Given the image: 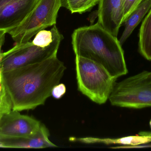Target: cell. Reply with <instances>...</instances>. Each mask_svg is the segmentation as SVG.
I'll list each match as a JSON object with an SVG mask.
<instances>
[{
    "label": "cell",
    "mask_w": 151,
    "mask_h": 151,
    "mask_svg": "<svg viewBox=\"0 0 151 151\" xmlns=\"http://www.w3.org/2000/svg\"><path fill=\"white\" fill-rule=\"evenodd\" d=\"M66 68L57 56L39 63L2 72L12 110H33L43 105L59 84Z\"/></svg>",
    "instance_id": "cell-1"
},
{
    "label": "cell",
    "mask_w": 151,
    "mask_h": 151,
    "mask_svg": "<svg viewBox=\"0 0 151 151\" xmlns=\"http://www.w3.org/2000/svg\"><path fill=\"white\" fill-rule=\"evenodd\" d=\"M72 44L76 56L92 60L118 78L128 73L124 51L117 36L98 22L75 29Z\"/></svg>",
    "instance_id": "cell-2"
},
{
    "label": "cell",
    "mask_w": 151,
    "mask_h": 151,
    "mask_svg": "<svg viewBox=\"0 0 151 151\" xmlns=\"http://www.w3.org/2000/svg\"><path fill=\"white\" fill-rule=\"evenodd\" d=\"M75 64L78 90L98 104L105 103L117 78L101 65L82 57L76 56Z\"/></svg>",
    "instance_id": "cell-3"
},
{
    "label": "cell",
    "mask_w": 151,
    "mask_h": 151,
    "mask_svg": "<svg viewBox=\"0 0 151 151\" xmlns=\"http://www.w3.org/2000/svg\"><path fill=\"white\" fill-rule=\"evenodd\" d=\"M114 106L151 107V72L144 71L115 83L109 98Z\"/></svg>",
    "instance_id": "cell-4"
},
{
    "label": "cell",
    "mask_w": 151,
    "mask_h": 151,
    "mask_svg": "<svg viewBox=\"0 0 151 151\" xmlns=\"http://www.w3.org/2000/svg\"><path fill=\"white\" fill-rule=\"evenodd\" d=\"M61 7L62 0H39L23 22L7 33L16 44L30 41L39 31L56 25Z\"/></svg>",
    "instance_id": "cell-5"
},
{
    "label": "cell",
    "mask_w": 151,
    "mask_h": 151,
    "mask_svg": "<svg viewBox=\"0 0 151 151\" xmlns=\"http://www.w3.org/2000/svg\"><path fill=\"white\" fill-rule=\"evenodd\" d=\"M63 39V35L59 33L53 42L45 48L36 46L30 41L16 44L8 51L2 53V72L39 63L57 56L60 43Z\"/></svg>",
    "instance_id": "cell-6"
},
{
    "label": "cell",
    "mask_w": 151,
    "mask_h": 151,
    "mask_svg": "<svg viewBox=\"0 0 151 151\" xmlns=\"http://www.w3.org/2000/svg\"><path fill=\"white\" fill-rule=\"evenodd\" d=\"M40 121L12 110L0 120V137H24L34 135L40 128Z\"/></svg>",
    "instance_id": "cell-7"
},
{
    "label": "cell",
    "mask_w": 151,
    "mask_h": 151,
    "mask_svg": "<svg viewBox=\"0 0 151 151\" xmlns=\"http://www.w3.org/2000/svg\"><path fill=\"white\" fill-rule=\"evenodd\" d=\"M39 0H0V30L6 33L17 27Z\"/></svg>",
    "instance_id": "cell-8"
},
{
    "label": "cell",
    "mask_w": 151,
    "mask_h": 151,
    "mask_svg": "<svg viewBox=\"0 0 151 151\" xmlns=\"http://www.w3.org/2000/svg\"><path fill=\"white\" fill-rule=\"evenodd\" d=\"M98 22L115 36L123 23L124 0H99Z\"/></svg>",
    "instance_id": "cell-9"
},
{
    "label": "cell",
    "mask_w": 151,
    "mask_h": 151,
    "mask_svg": "<svg viewBox=\"0 0 151 151\" xmlns=\"http://www.w3.org/2000/svg\"><path fill=\"white\" fill-rule=\"evenodd\" d=\"M48 129L42 123L38 133L34 135L24 137H0L3 148L43 149L57 147L50 140Z\"/></svg>",
    "instance_id": "cell-10"
},
{
    "label": "cell",
    "mask_w": 151,
    "mask_h": 151,
    "mask_svg": "<svg viewBox=\"0 0 151 151\" xmlns=\"http://www.w3.org/2000/svg\"><path fill=\"white\" fill-rule=\"evenodd\" d=\"M151 9V0H142L126 20L125 29L119 40L122 45Z\"/></svg>",
    "instance_id": "cell-11"
},
{
    "label": "cell",
    "mask_w": 151,
    "mask_h": 151,
    "mask_svg": "<svg viewBox=\"0 0 151 151\" xmlns=\"http://www.w3.org/2000/svg\"><path fill=\"white\" fill-rule=\"evenodd\" d=\"M139 49L144 57L151 60V9L140 27Z\"/></svg>",
    "instance_id": "cell-12"
},
{
    "label": "cell",
    "mask_w": 151,
    "mask_h": 151,
    "mask_svg": "<svg viewBox=\"0 0 151 151\" xmlns=\"http://www.w3.org/2000/svg\"><path fill=\"white\" fill-rule=\"evenodd\" d=\"M99 0H62V6L72 13L82 14L98 4Z\"/></svg>",
    "instance_id": "cell-13"
},
{
    "label": "cell",
    "mask_w": 151,
    "mask_h": 151,
    "mask_svg": "<svg viewBox=\"0 0 151 151\" xmlns=\"http://www.w3.org/2000/svg\"><path fill=\"white\" fill-rule=\"evenodd\" d=\"M111 144L120 145H135L145 144L151 143V132H141L139 136H129L119 138H111Z\"/></svg>",
    "instance_id": "cell-14"
},
{
    "label": "cell",
    "mask_w": 151,
    "mask_h": 151,
    "mask_svg": "<svg viewBox=\"0 0 151 151\" xmlns=\"http://www.w3.org/2000/svg\"><path fill=\"white\" fill-rule=\"evenodd\" d=\"M59 32L55 25L53 26L50 30L45 29L39 31L35 35L32 42L34 45L42 48L49 46Z\"/></svg>",
    "instance_id": "cell-15"
},
{
    "label": "cell",
    "mask_w": 151,
    "mask_h": 151,
    "mask_svg": "<svg viewBox=\"0 0 151 151\" xmlns=\"http://www.w3.org/2000/svg\"><path fill=\"white\" fill-rule=\"evenodd\" d=\"M12 111V104L4 87L0 91V113L4 114Z\"/></svg>",
    "instance_id": "cell-16"
},
{
    "label": "cell",
    "mask_w": 151,
    "mask_h": 151,
    "mask_svg": "<svg viewBox=\"0 0 151 151\" xmlns=\"http://www.w3.org/2000/svg\"><path fill=\"white\" fill-rule=\"evenodd\" d=\"M142 0H124L123 23Z\"/></svg>",
    "instance_id": "cell-17"
},
{
    "label": "cell",
    "mask_w": 151,
    "mask_h": 151,
    "mask_svg": "<svg viewBox=\"0 0 151 151\" xmlns=\"http://www.w3.org/2000/svg\"><path fill=\"white\" fill-rule=\"evenodd\" d=\"M66 92V87L63 83L58 84L52 90V96L56 99H60Z\"/></svg>",
    "instance_id": "cell-18"
},
{
    "label": "cell",
    "mask_w": 151,
    "mask_h": 151,
    "mask_svg": "<svg viewBox=\"0 0 151 151\" xmlns=\"http://www.w3.org/2000/svg\"><path fill=\"white\" fill-rule=\"evenodd\" d=\"M7 33L4 30H0V77H2V72L1 68V48L5 40V35Z\"/></svg>",
    "instance_id": "cell-19"
},
{
    "label": "cell",
    "mask_w": 151,
    "mask_h": 151,
    "mask_svg": "<svg viewBox=\"0 0 151 151\" xmlns=\"http://www.w3.org/2000/svg\"><path fill=\"white\" fill-rule=\"evenodd\" d=\"M98 17V10H96L91 12L88 17V19L91 25H92L94 23L95 20H96V18Z\"/></svg>",
    "instance_id": "cell-20"
},
{
    "label": "cell",
    "mask_w": 151,
    "mask_h": 151,
    "mask_svg": "<svg viewBox=\"0 0 151 151\" xmlns=\"http://www.w3.org/2000/svg\"><path fill=\"white\" fill-rule=\"evenodd\" d=\"M3 114H1L0 113V120H1V118Z\"/></svg>",
    "instance_id": "cell-21"
},
{
    "label": "cell",
    "mask_w": 151,
    "mask_h": 151,
    "mask_svg": "<svg viewBox=\"0 0 151 151\" xmlns=\"http://www.w3.org/2000/svg\"><path fill=\"white\" fill-rule=\"evenodd\" d=\"M150 127L151 129V120L150 121Z\"/></svg>",
    "instance_id": "cell-22"
}]
</instances>
